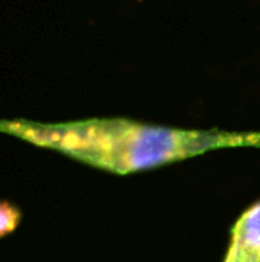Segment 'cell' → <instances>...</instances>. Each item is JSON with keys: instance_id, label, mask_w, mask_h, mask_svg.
I'll use <instances>...</instances> for the list:
<instances>
[{"instance_id": "3957f363", "label": "cell", "mask_w": 260, "mask_h": 262, "mask_svg": "<svg viewBox=\"0 0 260 262\" xmlns=\"http://www.w3.org/2000/svg\"><path fill=\"white\" fill-rule=\"evenodd\" d=\"M21 221V212L16 205L9 204V202H2L0 204V235L6 237V235L13 234L18 228Z\"/></svg>"}, {"instance_id": "6da1fadb", "label": "cell", "mask_w": 260, "mask_h": 262, "mask_svg": "<svg viewBox=\"0 0 260 262\" xmlns=\"http://www.w3.org/2000/svg\"><path fill=\"white\" fill-rule=\"evenodd\" d=\"M0 130L116 175L159 168L212 150L260 146V132L162 127L127 118H89L63 123L2 120Z\"/></svg>"}, {"instance_id": "7a4b0ae2", "label": "cell", "mask_w": 260, "mask_h": 262, "mask_svg": "<svg viewBox=\"0 0 260 262\" xmlns=\"http://www.w3.org/2000/svg\"><path fill=\"white\" fill-rule=\"evenodd\" d=\"M223 262H260V200L244 210L232 227Z\"/></svg>"}]
</instances>
